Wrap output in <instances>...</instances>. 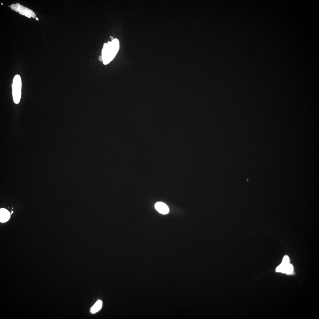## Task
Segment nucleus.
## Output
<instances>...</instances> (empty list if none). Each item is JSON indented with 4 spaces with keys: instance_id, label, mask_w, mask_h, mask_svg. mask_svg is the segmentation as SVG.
Segmentation results:
<instances>
[{
    "instance_id": "nucleus-1",
    "label": "nucleus",
    "mask_w": 319,
    "mask_h": 319,
    "mask_svg": "<svg viewBox=\"0 0 319 319\" xmlns=\"http://www.w3.org/2000/svg\"><path fill=\"white\" fill-rule=\"evenodd\" d=\"M119 48V42L117 38L113 39L111 41L105 43L102 51V61L104 65H107L114 58Z\"/></svg>"
},
{
    "instance_id": "nucleus-2",
    "label": "nucleus",
    "mask_w": 319,
    "mask_h": 319,
    "mask_svg": "<svg viewBox=\"0 0 319 319\" xmlns=\"http://www.w3.org/2000/svg\"><path fill=\"white\" fill-rule=\"evenodd\" d=\"M22 82L20 76L17 74L15 76L12 84V93L14 101L18 104L20 100L21 94Z\"/></svg>"
},
{
    "instance_id": "nucleus-3",
    "label": "nucleus",
    "mask_w": 319,
    "mask_h": 319,
    "mask_svg": "<svg viewBox=\"0 0 319 319\" xmlns=\"http://www.w3.org/2000/svg\"><path fill=\"white\" fill-rule=\"evenodd\" d=\"M11 9L22 15L30 18L31 17L35 18L36 15L34 12L31 10L20 4L19 3L12 4L10 6Z\"/></svg>"
},
{
    "instance_id": "nucleus-4",
    "label": "nucleus",
    "mask_w": 319,
    "mask_h": 319,
    "mask_svg": "<svg viewBox=\"0 0 319 319\" xmlns=\"http://www.w3.org/2000/svg\"><path fill=\"white\" fill-rule=\"evenodd\" d=\"M155 208L160 213L165 214L169 212V209L168 206L164 203L158 202L155 204Z\"/></svg>"
},
{
    "instance_id": "nucleus-5",
    "label": "nucleus",
    "mask_w": 319,
    "mask_h": 319,
    "mask_svg": "<svg viewBox=\"0 0 319 319\" xmlns=\"http://www.w3.org/2000/svg\"><path fill=\"white\" fill-rule=\"evenodd\" d=\"M10 217V214L9 211L4 208H1L0 209V222H5L8 221Z\"/></svg>"
},
{
    "instance_id": "nucleus-6",
    "label": "nucleus",
    "mask_w": 319,
    "mask_h": 319,
    "mask_svg": "<svg viewBox=\"0 0 319 319\" xmlns=\"http://www.w3.org/2000/svg\"><path fill=\"white\" fill-rule=\"evenodd\" d=\"M102 302L101 300H98L90 309V312L94 314L98 311L101 308Z\"/></svg>"
},
{
    "instance_id": "nucleus-7",
    "label": "nucleus",
    "mask_w": 319,
    "mask_h": 319,
    "mask_svg": "<svg viewBox=\"0 0 319 319\" xmlns=\"http://www.w3.org/2000/svg\"><path fill=\"white\" fill-rule=\"evenodd\" d=\"M293 270V268L292 265L289 263L286 266L285 269L284 273L287 274H289L292 273Z\"/></svg>"
},
{
    "instance_id": "nucleus-8",
    "label": "nucleus",
    "mask_w": 319,
    "mask_h": 319,
    "mask_svg": "<svg viewBox=\"0 0 319 319\" xmlns=\"http://www.w3.org/2000/svg\"><path fill=\"white\" fill-rule=\"evenodd\" d=\"M281 263L285 265L289 264V257L287 255L284 256Z\"/></svg>"
},
{
    "instance_id": "nucleus-9",
    "label": "nucleus",
    "mask_w": 319,
    "mask_h": 319,
    "mask_svg": "<svg viewBox=\"0 0 319 319\" xmlns=\"http://www.w3.org/2000/svg\"><path fill=\"white\" fill-rule=\"evenodd\" d=\"M99 60H100V61H102V57L101 56H100L99 57Z\"/></svg>"
},
{
    "instance_id": "nucleus-10",
    "label": "nucleus",
    "mask_w": 319,
    "mask_h": 319,
    "mask_svg": "<svg viewBox=\"0 0 319 319\" xmlns=\"http://www.w3.org/2000/svg\"><path fill=\"white\" fill-rule=\"evenodd\" d=\"M35 19H36V20H38V18L37 17H36V18H35Z\"/></svg>"
}]
</instances>
